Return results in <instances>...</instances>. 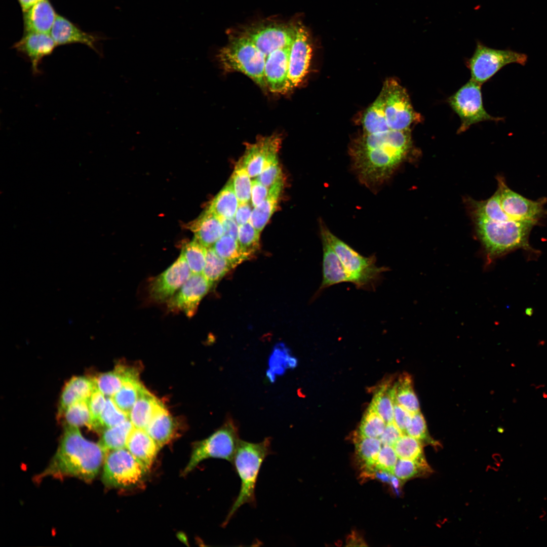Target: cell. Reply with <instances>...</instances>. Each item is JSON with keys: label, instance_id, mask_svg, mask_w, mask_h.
Returning a JSON list of instances; mask_svg holds the SVG:
<instances>
[{"label": "cell", "instance_id": "6da1fadb", "mask_svg": "<svg viewBox=\"0 0 547 547\" xmlns=\"http://www.w3.org/2000/svg\"><path fill=\"white\" fill-rule=\"evenodd\" d=\"M412 147L410 130L363 133L349 147L353 170L361 183L375 190L389 178Z\"/></svg>", "mask_w": 547, "mask_h": 547}, {"label": "cell", "instance_id": "7a4b0ae2", "mask_svg": "<svg viewBox=\"0 0 547 547\" xmlns=\"http://www.w3.org/2000/svg\"><path fill=\"white\" fill-rule=\"evenodd\" d=\"M108 453L99 443L85 439L79 427L65 425L60 445L40 478L72 477L90 482Z\"/></svg>", "mask_w": 547, "mask_h": 547}, {"label": "cell", "instance_id": "3957f363", "mask_svg": "<svg viewBox=\"0 0 547 547\" xmlns=\"http://www.w3.org/2000/svg\"><path fill=\"white\" fill-rule=\"evenodd\" d=\"M479 239L482 244L486 266L497 258L515 250H531L528 238L533 221H495L473 215Z\"/></svg>", "mask_w": 547, "mask_h": 547}, {"label": "cell", "instance_id": "277c9868", "mask_svg": "<svg viewBox=\"0 0 547 547\" xmlns=\"http://www.w3.org/2000/svg\"><path fill=\"white\" fill-rule=\"evenodd\" d=\"M271 453L270 439L259 443L240 440L232 464L241 480V487L224 521L225 527L238 510L246 503L254 505L255 488L261 465Z\"/></svg>", "mask_w": 547, "mask_h": 547}, {"label": "cell", "instance_id": "5b68a950", "mask_svg": "<svg viewBox=\"0 0 547 547\" xmlns=\"http://www.w3.org/2000/svg\"><path fill=\"white\" fill-rule=\"evenodd\" d=\"M320 235L324 236L335 252L346 272L351 283L357 288L373 289L380 281L384 272L388 271L387 267L377 266L375 255L366 257L359 253L344 241L334 235L321 220Z\"/></svg>", "mask_w": 547, "mask_h": 547}, {"label": "cell", "instance_id": "8992f818", "mask_svg": "<svg viewBox=\"0 0 547 547\" xmlns=\"http://www.w3.org/2000/svg\"><path fill=\"white\" fill-rule=\"evenodd\" d=\"M218 58L226 71L242 72L260 88H267L264 77L266 56L244 35L231 37L219 51Z\"/></svg>", "mask_w": 547, "mask_h": 547}, {"label": "cell", "instance_id": "52a82bcc", "mask_svg": "<svg viewBox=\"0 0 547 547\" xmlns=\"http://www.w3.org/2000/svg\"><path fill=\"white\" fill-rule=\"evenodd\" d=\"M240 440L238 427L231 419H227L211 435L195 444L182 474H187L209 458L221 459L232 463Z\"/></svg>", "mask_w": 547, "mask_h": 547}, {"label": "cell", "instance_id": "ba28073f", "mask_svg": "<svg viewBox=\"0 0 547 547\" xmlns=\"http://www.w3.org/2000/svg\"><path fill=\"white\" fill-rule=\"evenodd\" d=\"M481 85L470 79L448 98L450 107L461 120L458 133L481 122L503 120V118L493 116L486 111L483 104Z\"/></svg>", "mask_w": 547, "mask_h": 547}, {"label": "cell", "instance_id": "9c48e42d", "mask_svg": "<svg viewBox=\"0 0 547 547\" xmlns=\"http://www.w3.org/2000/svg\"><path fill=\"white\" fill-rule=\"evenodd\" d=\"M527 56L511 50L489 48L478 42L472 57L467 62L471 79L482 85L504 66L517 63L525 65Z\"/></svg>", "mask_w": 547, "mask_h": 547}, {"label": "cell", "instance_id": "30bf717a", "mask_svg": "<svg viewBox=\"0 0 547 547\" xmlns=\"http://www.w3.org/2000/svg\"><path fill=\"white\" fill-rule=\"evenodd\" d=\"M147 471L126 448L114 450L105 458L102 480L110 487H130L140 482Z\"/></svg>", "mask_w": 547, "mask_h": 547}, {"label": "cell", "instance_id": "8fae6325", "mask_svg": "<svg viewBox=\"0 0 547 547\" xmlns=\"http://www.w3.org/2000/svg\"><path fill=\"white\" fill-rule=\"evenodd\" d=\"M385 93L384 111L390 130L405 131L422 121L421 114L413 108L406 90L396 80H386L382 87Z\"/></svg>", "mask_w": 547, "mask_h": 547}, {"label": "cell", "instance_id": "7c38bea8", "mask_svg": "<svg viewBox=\"0 0 547 547\" xmlns=\"http://www.w3.org/2000/svg\"><path fill=\"white\" fill-rule=\"evenodd\" d=\"M497 179L500 204L505 213L514 220L537 222L544 212L546 199L529 200L511 189L502 177L498 176Z\"/></svg>", "mask_w": 547, "mask_h": 547}, {"label": "cell", "instance_id": "4fadbf2b", "mask_svg": "<svg viewBox=\"0 0 547 547\" xmlns=\"http://www.w3.org/2000/svg\"><path fill=\"white\" fill-rule=\"evenodd\" d=\"M297 25L271 24L249 28L242 34L251 41L266 58L272 52L291 45Z\"/></svg>", "mask_w": 547, "mask_h": 547}, {"label": "cell", "instance_id": "5bb4252c", "mask_svg": "<svg viewBox=\"0 0 547 547\" xmlns=\"http://www.w3.org/2000/svg\"><path fill=\"white\" fill-rule=\"evenodd\" d=\"M191 274L181 253L171 265L151 282L149 287L150 298L157 302L167 301L178 291Z\"/></svg>", "mask_w": 547, "mask_h": 547}, {"label": "cell", "instance_id": "9a60e30c", "mask_svg": "<svg viewBox=\"0 0 547 547\" xmlns=\"http://www.w3.org/2000/svg\"><path fill=\"white\" fill-rule=\"evenodd\" d=\"M212 285L203 274H191L178 291L167 301L168 309L171 311H181L187 317H191Z\"/></svg>", "mask_w": 547, "mask_h": 547}, {"label": "cell", "instance_id": "2e32d148", "mask_svg": "<svg viewBox=\"0 0 547 547\" xmlns=\"http://www.w3.org/2000/svg\"><path fill=\"white\" fill-rule=\"evenodd\" d=\"M310 41L306 29L302 24H297L296 34L290 48L289 90L298 86L307 73L312 52Z\"/></svg>", "mask_w": 547, "mask_h": 547}, {"label": "cell", "instance_id": "e0dca14e", "mask_svg": "<svg viewBox=\"0 0 547 547\" xmlns=\"http://www.w3.org/2000/svg\"><path fill=\"white\" fill-rule=\"evenodd\" d=\"M281 143V137L272 135L260 138L247 147L240 161L251 178L258 176L266 166L277 159Z\"/></svg>", "mask_w": 547, "mask_h": 547}, {"label": "cell", "instance_id": "ac0fdd59", "mask_svg": "<svg viewBox=\"0 0 547 547\" xmlns=\"http://www.w3.org/2000/svg\"><path fill=\"white\" fill-rule=\"evenodd\" d=\"M56 47L50 33L26 32L13 45V48L27 58L32 73L37 74L40 72L39 66L43 59L51 54Z\"/></svg>", "mask_w": 547, "mask_h": 547}, {"label": "cell", "instance_id": "d6986e66", "mask_svg": "<svg viewBox=\"0 0 547 547\" xmlns=\"http://www.w3.org/2000/svg\"><path fill=\"white\" fill-rule=\"evenodd\" d=\"M290 46L277 50L266 58L265 81L267 88L273 93H285L289 91L288 70Z\"/></svg>", "mask_w": 547, "mask_h": 547}, {"label": "cell", "instance_id": "ffe728a7", "mask_svg": "<svg viewBox=\"0 0 547 547\" xmlns=\"http://www.w3.org/2000/svg\"><path fill=\"white\" fill-rule=\"evenodd\" d=\"M50 34L57 46L79 43L100 53L97 45L102 37L84 31L63 16L57 15Z\"/></svg>", "mask_w": 547, "mask_h": 547}, {"label": "cell", "instance_id": "44dd1931", "mask_svg": "<svg viewBox=\"0 0 547 547\" xmlns=\"http://www.w3.org/2000/svg\"><path fill=\"white\" fill-rule=\"evenodd\" d=\"M22 12L24 33H50L58 15L50 0H39Z\"/></svg>", "mask_w": 547, "mask_h": 547}, {"label": "cell", "instance_id": "7402d4cb", "mask_svg": "<svg viewBox=\"0 0 547 547\" xmlns=\"http://www.w3.org/2000/svg\"><path fill=\"white\" fill-rule=\"evenodd\" d=\"M320 235L323 252V278L320 287L317 293L318 294L331 286L343 282L351 283V279L338 256L326 238L322 235Z\"/></svg>", "mask_w": 547, "mask_h": 547}, {"label": "cell", "instance_id": "603a6c76", "mask_svg": "<svg viewBox=\"0 0 547 547\" xmlns=\"http://www.w3.org/2000/svg\"><path fill=\"white\" fill-rule=\"evenodd\" d=\"M126 448L148 471L160 448L142 428L134 427L128 438Z\"/></svg>", "mask_w": 547, "mask_h": 547}, {"label": "cell", "instance_id": "cb8c5ba5", "mask_svg": "<svg viewBox=\"0 0 547 547\" xmlns=\"http://www.w3.org/2000/svg\"><path fill=\"white\" fill-rule=\"evenodd\" d=\"M194 239L209 248L224 235L221 220L207 209L190 226Z\"/></svg>", "mask_w": 547, "mask_h": 547}, {"label": "cell", "instance_id": "d4e9b609", "mask_svg": "<svg viewBox=\"0 0 547 547\" xmlns=\"http://www.w3.org/2000/svg\"><path fill=\"white\" fill-rule=\"evenodd\" d=\"M96 386L93 378L74 376L65 384L62 391L58 409L61 417L69 406L80 401L88 400Z\"/></svg>", "mask_w": 547, "mask_h": 547}, {"label": "cell", "instance_id": "484cf974", "mask_svg": "<svg viewBox=\"0 0 547 547\" xmlns=\"http://www.w3.org/2000/svg\"><path fill=\"white\" fill-rule=\"evenodd\" d=\"M136 379H138V372L134 368L123 365L93 378L96 387L107 397H112L126 382Z\"/></svg>", "mask_w": 547, "mask_h": 547}, {"label": "cell", "instance_id": "4316f807", "mask_svg": "<svg viewBox=\"0 0 547 547\" xmlns=\"http://www.w3.org/2000/svg\"><path fill=\"white\" fill-rule=\"evenodd\" d=\"M163 407L162 403L144 387L129 414V419L134 427L145 429Z\"/></svg>", "mask_w": 547, "mask_h": 547}, {"label": "cell", "instance_id": "83f0119b", "mask_svg": "<svg viewBox=\"0 0 547 547\" xmlns=\"http://www.w3.org/2000/svg\"><path fill=\"white\" fill-rule=\"evenodd\" d=\"M385 93L383 88L373 103L365 110L361 120L363 133L377 134L390 130L384 111Z\"/></svg>", "mask_w": 547, "mask_h": 547}, {"label": "cell", "instance_id": "f1b7e54d", "mask_svg": "<svg viewBox=\"0 0 547 547\" xmlns=\"http://www.w3.org/2000/svg\"><path fill=\"white\" fill-rule=\"evenodd\" d=\"M283 186L284 180L271 187L266 199L252 210L249 222L259 232L276 211Z\"/></svg>", "mask_w": 547, "mask_h": 547}, {"label": "cell", "instance_id": "f546056e", "mask_svg": "<svg viewBox=\"0 0 547 547\" xmlns=\"http://www.w3.org/2000/svg\"><path fill=\"white\" fill-rule=\"evenodd\" d=\"M145 430L161 449L174 437L176 426L172 417L163 407L155 414Z\"/></svg>", "mask_w": 547, "mask_h": 547}, {"label": "cell", "instance_id": "4dcf8cb0", "mask_svg": "<svg viewBox=\"0 0 547 547\" xmlns=\"http://www.w3.org/2000/svg\"><path fill=\"white\" fill-rule=\"evenodd\" d=\"M391 379L382 382L376 389L369 406L372 408L386 423L394 421L395 387Z\"/></svg>", "mask_w": 547, "mask_h": 547}, {"label": "cell", "instance_id": "1f68e13d", "mask_svg": "<svg viewBox=\"0 0 547 547\" xmlns=\"http://www.w3.org/2000/svg\"><path fill=\"white\" fill-rule=\"evenodd\" d=\"M239 202L230 179L215 197L207 210L220 219L234 218Z\"/></svg>", "mask_w": 547, "mask_h": 547}, {"label": "cell", "instance_id": "d6a6232c", "mask_svg": "<svg viewBox=\"0 0 547 547\" xmlns=\"http://www.w3.org/2000/svg\"><path fill=\"white\" fill-rule=\"evenodd\" d=\"M395 403L412 414L420 411L419 403L413 388L412 376L402 373L394 384Z\"/></svg>", "mask_w": 547, "mask_h": 547}, {"label": "cell", "instance_id": "836d02e7", "mask_svg": "<svg viewBox=\"0 0 547 547\" xmlns=\"http://www.w3.org/2000/svg\"><path fill=\"white\" fill-rule=\"evenodd\" d=\"M353 441L357 454L366 470H375L376 462L381 448L379 439L361 436L357 432L354 434Z\"/></svg>", "mask_w": 547, "mask_h": 547}, {"label": "cell", "instance_id": "e575fe53", "mask_svg": "<svg viewBox=\"0 0 547 547\" xmlns=\"http://www.w3.org/2000/svg\"><path fill=\"white\" fill-rule=\"evenodd\" d=\"M129 419L104 429L99 443L107 452L126 448L129 435L134 428Z\"/></svg>", "mask_w": 547, "mask_h": 547}, {"label": "cell", "instance_id": "d590c367", "mask_svg": "<svg viewBox=\"0 0 547 547\" xmlns=\"http://www.w3.org/2000/svg\"><path fill=\"white\" fill-rule=\"evenodd\" d=\"M297 360L291 355L289 349L283 343L277 344L270 356L269 369L267 375L270 381L275 376L282 374L288 368H293L297 365Z\"/></svg>", "mask_w": 547, "mask_h": 547}, {"label": "cell", "instance_id": "8d00e7d4", "mask_svg": "<svg viewBox=\"0 0 547 547\" xmlns=\"http://www.w3.org/2000/svg\"><path fill=\"white\" fill-rule=\"evenodd\" d=\"M65 425L75 427L87 426L93 430V421L88 405V400L80 401L69 406L61 416Z\"/></svg>", "mask_w": 547, "mask_h": 547}, {"label": "cell", "instance_id": "74e56055", "mask_svg": "<svg viewBox=\"0 0 547 547\" xmlns=\"http://www.w3.org/2000/svg\"><path fill=\"white\" fill-rule=\"evenodd\" d=\"M235 266L219 256L212 247L208 248L205 265L202 274L213 285Z\"/></svg>", "mask_w": 547, "mask_h": 547}, {"label": "cell", "instance_id": "f35d334b", "mask_svg": "<svg viewBox=\"0 0 547 547\" xmlns=\"http://www.w3.org/2000/svg\"><path fill=\"white\" fill-rule=\"evenodd\" d=\"M143 387L138 379L129 380L111 398L116 406L129 415Z\"/></svg>", "mask_w": 547, "mask_h": 547}, {"label": "cell", "instance_id": "ab89813d", "mask_svg": "<svg viewBox=\"0 0 547 547\" xmlns=\"http://www.w3.org/2000/svg\"><path fill=\"white\" fill-rule=\"evenodd\" d=\"M212 247L219 256L235 267L248 259L241 250L238 241L229 236H222Z\"/></svg>", "mask_w": 547, "mask_h": 547}, {"label": "cell", "instance_id": "60d3db41", "mask_svg": "<svg viewBox=\"0 0 547 547\" xmlns=\"http://www.w3.org/2000/svg\"><path fill=\"white\" fill-rule=\"evenodd\" d=\"M208 248L195 239L186 243L181 253L192 274H202L206 260Z\"/></svg>", "mask_w": 547, "mask_h": 547}, {"label": "cell", "instance_id": "b9f144b4", "mask_svg": "<svg viewBox=\"0 0 547 547\" xmlns=\"http://www.w3.org/2000/svg\"><path fill=\"white\" fill-rule=\"evenodd\" d=\"M250 178L246 169L239 160L230 179L239 203L249 202L250 200L252 187Z\"/></svg>", "mask_w": 547, "mask_h": 547}, {"label": "cell", "instance_id": "7bdbcfd3", "mask_svg": "<svg viewBox=\"0 0 547 547\" xmlns=\"http://www.w3.org/2000/svg\"><path fill=\"white\" fill-rule=\"evenodd\" d=\"M431 471L424 457L417 460L400 459L398 460L393 475L398 479L406 480L425 474Z\"/></svg>", "mask_w": 547, "mask_h": 547}, {"label": "cell", "instance_id": "ee69618b", "mask_svg": "<svg viewBox=\"0 0 547 547\" xmlns=\"http://www.w3.org/2000/svg\"><path fill=\"white\" fill-rule=\"evenodd\" d=\"M386 424L383 419L369 406L357 433L363 437L378 438L382 434Z\"/></svg>", "mask_w": 547, "mask_h": 547}, {"label": "cell", "instance_id": "f6af8a7d", "mask_svg": "<svg viewBox=\"0 0 547 547\" xmlns=\"http://www.w3.org/2000/svg\"><path fill=\"white\" fill-rule=\"evenodd\" d=\"M393 446L400 459L417 460L424 457L421 441L407 434H404Z\"/></svg>", "mask_w": 547, "mask_h": 547}, {"label": "cell", "instance_id": "bcb514c9", "mask_svg": "<svg viewBox=\"0 0 547 547\" xmlns=\"http://www.w3.org/2000/svg\"><path fill=\"white\" fill-rule=\"evenodd\" d=\"M128 419V415L116 406L111 397H107L99 419L98 432L117 425Z\"/></svg>", "mask_w": 547, "mask_h": 547}, {"label": "cell", "instance_id": "7dc6e473", "mask_svg": "<svg viewBox=\"0 0 547 547\" xmlns=\"http://www.w3.org/2000/svg\"><path fill=\"white\" fill-rule=\"evenodd\" d=\"M259 233L250 222L239 226L237 241L248 258L259 249Z\"/></svg>", "mask_w": 547, "mask_h": 547}, {"label": "cell", "instance_id": "c3c4849f", "mask_svg": "<svg viewBox=\"0 0 547 547\" xmlns=\"http://www.w3.org/2000/svg\"><path fill=\"white\" fill-rule=\"evenodd\" d=\"M398 455L393 446L383 445L379 452L375 465V470L382 471L393 475L398 461Z\"/></svg>", "mask_w": 547, "mask_h": 547}, {"label": "cell", "instance_id": "681fc988", "mask_svg": "<svg viewBox=\"0 0 547 547\" xmlns=\"http://www.w3.org/2000/svg\"><path fill=\"white\" fill-rule=\"evenodd\" d=\"M256 179L268 189L275 184L283 181V173L278 159L266 166Z\"/></svg>", "mask_w": 547, "mask_h": 547}, {"label": "cell", "instance_id": "f907efd6", "mask_svg": "<svg viewBox=\"0 0 547 547\" xmlns=\"http://www.w3.org/2000/svg\"><path fill=\"white\" fill-rule=\"evenodd\" d=\"M406 434L419 441H429L427 425L424 417L419 411L413 414L410 423L407 427Z\"/></svg>", "mask_w": 547, "mask_h": 547}, {"label": "cell", "instance_id": "816d5d0a", "mask_svg": "<svg viewBox=\"0 0 547 547\" xmlns=\"http://www.w3.org/2000/svg\"><path fill=\"white\" fill-rule=\"evenodd\" d=\"M105 396L96 387L88 400V405L93 421V430L99 432L98 421L100 416L104 407L106 398Z\"/></svg>", "mask_w": 547, "mask_h": 547}, {"label": "cell", "instance_id": "f5cc1de1", "mask_svg": "<svg viewBox=\"0 0 547 547\" xmlns=\"http://www.w3.org/2000/svg\"><path fill=\"white\" fill-rule=\"evenodd\" d=\"M403 435V432L393 421L386 424L379 439L383 445L393 446Z\"/></svg>", "mask_w": 547, "mask_h": 547}, {"label": "cell", "instance_id": "db71d44e", "mask_svg": "<svg viewBox=\"0 0 547 547\" xmlns=\"http://www.w3.org/2000/svg\"><path fill=\"white\" fill-rule=\"evenodd\" d=\"M412 415L413 414L400 405L396 403H395L394 422L404 434L406 433V431L410 423Z\"/></svg>", "mask_w": 547, "mask_h": 547}, {"label": "cell", "instance_id": "11a10c76", "mask_svg": "<svg viewBox=\"0 0 547 547\" xmlns=\"http://www.w3.org/2000/svg\"><path fill=\"white\" fill-rule=\"evenodd\" d=\"M269 189L260 183L257 179L252 181L251 203L255 207L260 204L268 196Z\"/></svg>", "mask_w": 547, "mask_h": 547}, {"label": "cell", "instance_id": "9f6ffc18", "mask_svg": "<svg viewBox=\"0 0 547 547\" xmlns=\"http://www.w3.org/2000/svg\"><path fill=\"white\" fill-rule=\"evenodd\" d=\"M251 206L249 202L239 203L234 218L239 226L249 222L251 213Z\"/></svg>", "mask_w": 547, "mask_h": 547}, {"label": "cell", "instance_id": "6f0895ef", "mask_svg": "<svg viewBox=\"0 0 547 547\" xmlns=\"http://www.w3.org/2000/svg\"><path fill=\"white\" fill-rule=\"evenodd\" d=\"M224 235L229 236L238 240L239 226L234 218L221 219Z\"/></svg>", "mask_w": 547, "mask_h": 547}, {"label": "cell", "instance_id": "680465c9", "mask_svg": "<svg viewBox=\"0 0 547 547\" xmlns=\"http://www.w3.org/2000/svg\"><path fill=\"white\" fill-rule=\"evenodd\" d=\"M38 1L39 0H17L22 12L27 10Z\"/></svg>", "mask_w": 547, "mask_h": 547}, {"label": "cell", "instance_id": "91938a15", "mask_svg": "<svg viewBox=\"0 0 547 547\" xmlns=\"http://www.w3.org/2000/svg\"><path fill=\"white\" fill-rule=\"evenodd\" d=\"M347 543L349 545H354V543H356V545H363L360 543H364V542L357 535L352 534L349 536Z\"/></svg>", "mask_w": 547, "mask_h": 547}]
</instances>
